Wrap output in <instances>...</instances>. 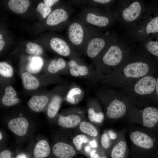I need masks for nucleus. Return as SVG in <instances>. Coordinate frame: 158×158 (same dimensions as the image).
I'll list each match as a JSON object with an SVG mask.
<instances>
[{"instance_id": "6ab92c4d", "label": "nucleus", "mask_w": 158, "mask_h": 158, "mask_svg": "<svg viewBox=\"0 0 158 158\" xmlns=\"http://www.w3.org/2000/svg\"><path fill=\"white\" fill-rule=\"evenodd\" d=\"M9 129L19 136L25 135L29 127V123L25 118L19 117L12 119L8 122Z\"/></svg>"}, {"instance_id": "cd10ccee", "label": "nucleus", "mask_w": 158, "mask_h": 158, "mask_svg": "<svg viewBox=\"0 0 158 158\" xmlns=\"http://www.w3.org/2000/svg\"><path fill=\"white\" fill-rule=\"evenodd\" d=\"M8 5L10 9L14 13L21 14L25 12L30 5L28 0H10Z\"/></svg>"}, {"instance_id": "f704fd0d", "label": "nucleus", "mask_w": 158, "mask_h": 158, "mask_svg": "<svg viewBox=\"0 0 158 158\" xmlns=\"http://www.w3.org/2000/svg\"><path fill=\"white\" fill-rule=\"evenodd\" d=\"M0 73L3 77L7 78L11 77L13 74V70L12 66L7 63L2 61L0 62Z\"/></svg>"}, {"instance_id": "c85d7f7f", "label": "nucleus", "mask_w": 158, "mask_h": 158, "mask_svg": "<svg viewBox=\"0 0 158 158\" xmlns=\"http://www.w3.org/2000/svg\"><path fill=\"white\" fill-rule=\"evenodd\" d=\"M29 63L27 70L30 73H36L41 70L43 65L42 59L38 56H30L28 58Z\"/></svg>"}, {"instance_id": "37998d69", "label": "nucleus", "mask_w": 158, "mask_h": 158, "mask_svg": "<svg viewBox=\"0 0 158 158\" xmlns=\"http://www.w3.org/2000/svg\"><path fill=\"white\" fill-rule=\"evenodd\" d=\"M90 144L91 147L95 148L97 147V143L95 140H93L90 141Z\"/></svg>"}, {"instance_id": "2eb2a0df", "label": "nucleus", "mask_w": 158, "mask_h": 158, "mask_svg": "<svg viewBox=\"0 0 158 158\" xmlns=\"http://www.w3.org/2000/svg\"><path fill=\"white\" fill-rule=\"evenodd\" d=\"M49 45L54 52L68 58L69 60L81 58L80 55L72 48L67 41L59 36L52 37L50 40Z\"/></svg>"}, {"instance_id": "f8f14e48", "label": "nucleus", "mask_w": 158, "mask_h": 158, "mask_svg": "<svg viewBox=\"0 0 158 158\" xmlns=\"http://www.w3.org/2000/svg\"><path fill=\"white\" fill-rule=\"evenodd\" d=\"M67 63L69 74L84 78L87 80L90 87L94 86L95 68L87 64L81 58L69 60Z\"/></svg>"}, {"instance_id": "5701e85b", "label": "nucleus", "mask_w": 158, "mask_h": 158, "mask_svg": "<svg viewBox=\"0 0 158 158\" xmlns=\"http://www.w3.org/2000/svg\"><path fill=\"white\" fill-rule=\"evenodd\" d=\"M62 101L61 95L55 94L53 95L47 109V114L49 118H52L56 116L60 109Z\"/></svg>"}, {"instance_id": "9d476101", "label": "nucleus", "mask_w": 158, "mask_h": 158, "mask_svg": "<svg viewBox=\"0 0 158 158\" xmlns=\"http://www.w3.org/2000/svg\"><path fill=\"white\" fill-rule=\"evenodd\" d=\"M96 30L87 25L78 17L73 18L70 20L67 25V41L80 55L83 54V49L88 40Z\"/></svg>"}, {"instance_id": "7ed1b4c3", "label": "nucleus", "mask_w": 158, "mask_h": 158, "mask_svg": "<svg viewBox=\"0 0 158 158\" xmlns=\"http://www.w3.org/2000/svg\"><path fill=\"white\" fill-rule=\"evenodd\" d=\"M130 139L132 158H154L158 149V131L128 124L125 129Z\"/></svg>"}, {"instance_id": "1a4fd4ad", "label": "nucleus", "mask_w": 158, "mask_h": 158, "mask_svg": "<svg viewBox=\"0 0 158 158\" xmlns=\"http://www.w3.org/2000/svg\"><path fill=\"white\" fill-rule=\"evenodd\" d=\"M146 4L142 0H118L114 10L117 20L128 28L141 17Z\"/></svg>"}, {"instance_id": "8fccbe9b", "label": "nucleus", "mask_w": 158, "mask_h": 158, "mask_svg": "<svg viewBox=\"0 0 158 158\" xmlns=\"http://www.w3.org/2000/svg\"><path fill=\"white\" fill-rule=\"evenodd\" d=\"M0 139L1 140L2 138V135L1 132L0 133Z\"/></svg>"}, {"instance_id": "0eeeda50", "label": "nucleus", "mask_w": 158, "mask_h": 158, "mask_svg": "<svg viewBox=\"0 0 158 158\" xmlns=\"http://www.w3.org/2000/svg\"><path fill=\"white\" fill-rule=\"evenodd\" d=\"M90 27L100 31L112 26L117 20L114 11L84 6L77 17Z\"/></svg>"}, {"instance_id": "09e8293b", "label": "nucleus", "mask_w": 158, "mask_h": 158, "mask_svg": "<svg viewBox=\"0 0 158 158\" xmlns=\"http://www.w3.org/2000/svg\"><path fill=\"white\" fill-rule=\"evenodd\" d=\"M3 38V37L2 35L1 34H0V40H2Z\"/></svg>"}, {"instance_id": "423d86ee", "label": "nucleus", "mask_w": 158, "mask_h": 158, "mask_svg": "<svg viewBox=\"0 0 158 158\" xmlns=\"http://www.w3.org/2000/svg\"><path fill=\"white\" fill-rule=\"evenodd\" d=\"M126 39L133 43H140L150 36L158 35V1L146 4L139 19L126 28Z\"/></svg>"}, {"instance_id": "ea45409f", "label": "nucleus", "mask_w": 158, "mask_h": 158, "mask_svg": "<svg viewBox=\"0 0 158 158\" xmlns=\"http://www.w3.org/2000/svg\"><path fill=\"white\" fill-rule=\"evenodd\" d=\"M90 158H107L105 156H100L96 153L95 150H92L90 153Z\"/></svg>"}, {"instance_id": "a211bd4d", "label": "nucleus", "mask_w": 158, "mask_h": 158, "mask_svg": "<svg viewBox=\"0 0 158 158\" xmlns=\"http://www.w3.org/2000/svg\"><path fill=\"white\" fill-rule=\"evenodd\" d=\"M76 150L73 144L59 142L53 146L52 151L58 158H72L76 154Z\"/></svg>"}, {"instance_id": "39448f33", "label": "nucleus", "mask_w": 158, "mask_h": 158, "mask_svg": "<svg viewBox=\"0 0 158 158\" xmlns=\"http://www.w3.org/2000/svg\"><path fill=\"white\" fill-rule=\"evenodd\" d=\"M156 76L147 75L129 82L121 87V92L134 107L138 108L157 105L155 92Z\"/></svg>"}, {"instance_id": "f03ea898", "label": "nucleus", "mask_w": 158, "mask_h": 158, "mask_svg": "<svg viewBox=\"0 0 158 158\" xmlns=\"http://www.w3.org/2000/svg\"><path fill=\"white\" fill-rule=\"evenodd\" d=\"M133 43L118 38L99 58L95 68L94 85L104 80L118 69L135 49Z\"/></svg>"}, {"instance_id": "a18cd8bd", "label": "nucleus", "mask_w": 158, "mask_h": 158, "mask_svg": "<svg viewBox=\"0 0 158 158\" xmlns=\"http://www.w3.org/2000/svg\"><path fill=\"white\" fill-rule=\"evenodd\" d=\"M16 158H26L24 154H22L18 155Z\"/></svg>"}, {"instance_id": "79ce46f5", "label": "nucleus", "mask_w": 158, "mask_h": 158, "mask_svg": "<svg viewBox=\"0 0 158 158\" xmlns=\"http://www.w3.org/2000/svg\"><path fill=\"white\" fill-rule=\"evenodd\" d=\"M156 100L157 105H158V74L156 76Z\"/></svg>"}, {"instance_id": "ddd939ff", "label": "nucleus", "mask_w": 158, "mask_h": 158, "mask_svg": "<svg viewBox=\"0 0 158 158\" xmlns=\"http://www.w3.org/2000/svg\"><path fill=\"white\" fill-rule=\"evenodd\" d=\"M73 10L69 4L57 7L47 17L46 23L52 28H58L62 25H68Z\"/></svg>"}, {"instance_id": "a19ab883", "label": "nucleus", "mask_w": 158, "mask_h": 158, "mask_svg": "<svg viewBox=\"0 0 158 158\" xmlns=\"http://www.w3.org/2000/svg\"><path fill=\"white\" fill-rule=\"evenodd\" d=\"M0 158H11V152L7 150L2 151L0 154Z\"/></svg>"}, {"instance_id": "c756f323", "label": "nucleus", "mask_w": 158, "mask_h": 158, "mask_svg": "<svg viewBox=\"0 0 158 158\" xmlns=\"http://www.w3.org/2000/svg\"><path fill=\"white\" fill-rule=\"evenodd\" d=\"M116 1L113 0H88L86 5L88 7L100 8L110 11Z\"/></svg>"}, {"instance_id": "a878e982", "label": "nucleus", "mask_w": 158, "mask_h": 158, "mask_svg": "<svg viewBox=\"0 0 158 158\" xmlns=\"http://www.w3.org/2000/svg\"><path fill=\"white\" fill-rule=\"evenodd\" d=\"M21 78L23 86L27 90H35L39 87L40 84L38 79L29 72L23 73Z\"/></svg>"}, {"instance_id": "de8ad7c7", "label": "nucleus", "mask_w": 158, "mask_h": 158, "mask_svg": "<svg viewBox=\"0 0 158 158\" xmlns=\"http://www.w3.org/2000/svg\"><path fill=\"white\" fill-rule=\"evenodd\" d=\"M154 158H158V149Z\"/></svg>"}, {"instance_id": "412c9836", "label": "nucleus", "mask_w": 158, "mask_h": 158, "mask_svg": "<svg viewBox=\"0 0 158 158\" xmlns=\"http://www.w3.org/2000/svg\"><path fill=\"white\" fill-rule=\"evenodd\" d=\"M140 43L142 49L158 61V35L150 36Z\"/></svg>"}, {"instance_id": "473e14b6", "label": "nucleus", "mask_w": 158, "mask_h": 158, "mask_svg": "<svg viewBox=\"0 0 158 158\" xmlns=\"http://www.w3.org/2000/svg\"><path fill=\"white\" fill-rule=\"evenodd\" d=\"M26 50L28 54L35 56L42 55L43 52V50L42 47L31 42H29L27 43Z\"/></svg>"}, {"instance_id": "dca6fc26", "label": "nucleus", "mask_w": 158, "mask_h": 158, "mask_svg": "<svg viewBox=\"0 0 158 158\" xmlns=\"http://www.w3.org/2000/svg\"><path fill=\"white\" fill-rule=\"evenodd\" d=\"M87 111L89 121L91 122L101 124L105 119L102 105L96 97H90L87 101Z\"/></svg>"}, {"instance_id": "f3484780", "label": "nucleus", "mask_w": 158, "mask_h": 158, "mask_svg": "<svg viewBox=\"0 0 158 158\" xmlns=\"http://www.w3.org/2000/svg\"><path fill=\"white\" fill-rule=\"evenodd\" d=\"M118 132V138L113 146L109 156L111 158H127L129 152L126 138V130L122 129Z\"/></svg>"}, {"instance_id": "72a5a7b5", "label": "nucleus", "mask_w": 158, "mask_h": 158, "mask_svg": "<svg viewBox=\"0 0 158 158\" xmlns=\"http://www.w3.org/2000/svg\"><path fill=\"white\" fill-rule=\"evenodd\" d=\"M89 139L87 136L84 134H80L75 136L72 140V143L76 150H81L83 144L88 143Z\"/></svg>"}, {"instance_id": "49530a36", "label": "nucleus", "mask_w": 158, "mask_h": 158, "mask_svg": "<svg viewBox=\"0 0 158 158\" xmlns=\"http://www.w3.org/2000/svg\"><path fill=\"white\" fill-rule=\"evenodd\" d=\"M90 147L89 146H86L85 148V151L87 152H88L91 149Z\"/></svg>"}, {"instance_id": "c9c22d12", "label": "nucleus", "mask_w": 158, "mask_h": 158, "mask_svg": "<svg viewBox=\"0 0 158 158\" xmlns=\"http://www.w3.org/2000/svg\"><path fill=\"white\" fill-rule=\"evenodd\" d=\"M36 10L42 15L44 18L48 17L52 11L51 7L47 6L44 2L40 3L38 4Z\"/></svg>"}, {"instance_id": "4468645a", "label": "nucleus", "mask_w": 158, "mask_h": 158, "mask_svg": "<svg viewBox=\"0 0 158 158\" xmlns=\"http://www.w3.org/2000/svg\"><path fill=\"white\" fill-rule=\"evenodd\" d=\"M85 110L79 107H72L68 111L66 115H60L58 120L59 125L66 128H73L79 126L84 120Z\"/></svg>"}, {"instance_id": "e433bc0d", "label": "nucleus", "mask_w": 158, "mask_h": 158, "mask_svg": "<svg viewBox=\"0 0 158 158\" xmlns=\"http://www.w3.org/2000/svg\"><path fill=\"white\" fill-rule=\"evenodd\" d=\"M88 0H70L68 4L71 6L73 5L76 6L84 7V6L86 5Z\"/></svg>"}, {"instance_id": "bb28decb", "label": "nucleus", "mask_w": 158, "mask_h": 158, "mask_svg": "<svg viewBox=\"0 0 158 158\" xmlns=\"http://www.w3.org/2000/svg\"><path fill=\"white\" fill-rule=\"evenodd\" d=\"M17 93L11 86H8L5 89V94L2 99L3 104L7 106L16 104L19 101V99L16 97Z\"/></svg>"}, {"instance_id": "c03bdc74", "label": "nucleus", "mask_w": 158, "mask_h": 158, "mask_svg": "<svg viewBox=\"0 0 158 158\" xmlns=\"http://www.w3.org/2000/svg\"><path fill=\"white\" fill-rule=\"evenodd\" d=\"M4 44V41L1 40H0V52L3 49Z\"/></svg>"}, {"instance_id": "6e6552de", "label": "nucleus", "mask_w": 158, "mask_h": 158, "mask_svg": "<svg viewBox=\"0 0 158 158\" xmlns=\"http://www.w3.org/2000/svg\"><path fill=\"white\" fill-rule=\"evenodd\" d=\"M117 38L114 33L102 32L96 30L91 35L85 44L83 54L91 60L95 68L102 55Z\"/></svg>"}, {"instance_id": "20e7f679", "label": "nucleus", "mask_w": 158, "mask_h": 158, "mask_svg": "<svg viewBox=\"0 0 158 158\" xmlns=\"http://www.w3.org/2000/svg\"><path fill=\"white\" fill-rule=\"evenodd\" d=\"M94 91L103 109L105 119L110 121L124 118L134 107L126 96L112 88L100 87Z\"/></svg>"}, {"instance_id": "2f4dec72", "label": "nucleus", "mask_w": 158, "mask_h": 158, "mask_svg": "<svg viewBox=\"0 0 158 158\" xmlns=\"http://www.w3.org/2000/svg\"><path fill=\"white\" fill-rule=\"evenodd\" d=\"M116 141L112 140L110 138L107 131L102 134L100 138V144L106 154L109 155L110 150Z\"/></svg>"}, {"instance_id": "4be33fe9", "label": "nucleus", "mask_w": 158, "mask_h": 158, "mask_svg": "<svg viewBox=\"0 0 158 158\" xmlns=\"http://www.w3.org/2000/svg\"><path fill=\"white\" fill-rule=\"evenodd\" d=\"M49 99L45 96H32L29 99L28 105L32 110L37 112L41 111L48 103Z\"/></svg>"}, {"instance_id": "58836bf2", "label": "nucleus", "mask_w": 158, "mask_h": 158, "mask_svg": "<svg viewBox=\"0 0 158 158\" xmlns=\"http://www.w3.org/2000/svg\"><path fill=\"white\" fill-rule=\"evenodd\" d=\"M60 1L59 0H44V2L48 6L51 7L58 3Z\"/></svg>"}, {"instance_id": "9b49d317", "label": "nucleus", "mask_w": 158, "mask_h": 158, "mask_svg": "<svg viewBox=\"0 0 158 158\" xmlns=\"http://www.w3.org/2000/svg\"><path fill=\"white\" fill-rule=\"evenodd\" d=\"M129 124H138L152 130L158 131V105H151L142 109L134 107L124 118Z\"/></svg>"}, {"instance_id": "4c0bfd02", "label": "nucleus", "mask_w": 158, "mask_h": 158, "mask_svg": "<svg viewBox=\"0 0 158 158\" xmlns=\"http://www.w3.org/2000/svg\"><path fill=\"white\" fill-rule=\"evenodd\" d=\"M107 131L110 138L112 140L116 141L118 138L119 132L111 129Z\"/></svg>"}, {"instance_id": "b1692460", "label": "nucleus", "mask_w": 158, "mask_h": 158, "mask_svg": "<svg viewBox=\"0 0 158 158\" xmlns=\"http://www.w3.org/2000/svg\"><path fill=\"white\" fill-rule=\"evenodd\" d=\"M63 70L68 71L67 62L61 57L52 60L47 67L48 71L52 74H57Z\"/></svg>"}, {"instance_id": "7c9ffc66", "label": "nucleus", "mask_w": 158, "mask_h": 158, "mask_svg": "<svg viewBox=\"0 0 158 158\" xmlns=\"http://www.w3.org/2000/svg\"><path fill=\"white\" fill-rule=\"evenodd\" d=\"M80 130L83 133L93 137L99 135L98 131L91 123L85 120L82 121L79 125Z\"/></svg>"}, {"instance_id": "aec40b11", "label": "nucleus", "mask_w": 158, "mask_h": 158, "mask_svg": "<svg viewBox=\"0 0 158 158\" xmlns=\"http://www.w3.org/2000/svg\"><path fill=\"white\" fill-rule=\"evenodd\" d=\"M83 89L75 83H71L66 92V100L68 103L75 104L78 103L82 100L84 95Z\"/></svg>"}, {"instance_id": "f257e3e1", "label": "nucleus", "mask_w": 158, "mask_h": 158, "mask_svg": "<svg viewBox=\"0 0 158 158\" xmlns=\"http://www.w3.org/2000/svg\"><path fill=\"white\" fill-rule=\"evenodd\" d=\"M158 61L141 48L133 51L117 70L99 83L101 87H121L127 83L149 75H156Z\"/></svg>"}, {"instance_id": "393cba45", "label": "nucleus", "mask_w": 158, "mask_h": 158, "mask_svg": "<svg viewBox=\"0 0 158 158\" xmlns=\"http://www.w3.org/2000/svg\"><path fill=\"white\" fill-rule=\"evenodd\" d=\"M50 152V148L48 142L42 140L35 145L33 154L35 158H44L47 157Z\"/></svg>"}]
</instances>
